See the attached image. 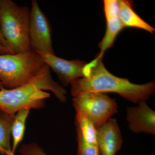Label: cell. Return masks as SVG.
<instances>
[{
  "label": "cell",
  "instance_id": "cell-6",
  "mask_svg": "<svg viewBox=\"0 0 155 155\" xmlns=\"http://www.w3.org/2000/svg\"><path fill=\"white\" fill-rule=\"evenodd\" d=\"M29 37L31 46L34 51L38 53L55 54L50 22L36 0L31 2Z\"/></svg>",
  "mask_w": 155,
  "mask_h": 155
},
{
  "label": "cell",
  "instance_id": "cell-10",
  "mask_svg": "<svg viewBox=\"0 0 155 155\" xmlns=\"http://www.w3.org/2000/svg\"><path fill=\"white\" fill-rule=\"evenodd\" d=\"M100 154L116 155L123 144L121 130L116 119L111 118L97 129Z\"/></svg>",
  "mask_w": 155,
  "mask_h": 155
},
{
  "label": "cell",
  "instance_id": "cell-1",
  "mask_svg": "<svg viewBox=\"0 0 155 155\" xmlns=\"http://www.w3.org/2000/svg\"><path fill=\"white\" fill-rule=\"evenodd\" d=\"M83 77L71 83V94L75 97L87 92L114 93L134 104L146 101L154 92L155 82L131 83L127 78L115 76L107 69L102 58H96L84 65Z\"/></svg>",
  "mask_w": 155,
  "mask_h": 155
},
{
  "label": "cell",
  "instance_id": "cell-11",
  "mask_svg": "<svg viewBox=\"0 0 155 155\" xmlns=\"http://www.w3.org/2000/svg\"><path fill=\"white\" fill-rule=\"evenodd\" d=\"M118 2L119 18L125 28H140L153 34L155 28L142 19L134 11L133 1L119 0Z\"/></svg>",
  "mask_w": 155,
  "mask_h": 155
},
{
  "label": "cell",
  "instance_id": "cell-3",
  "mask_svg": "<svg viewBox=\"0 0 155 155\" xmlns=\"http://www.w3.org/2000/svg\"><path fill=\"white\" fill-rule=\"evenodd\" d=\"M30 10L12 0H0V31L11 54L30 51Z\"/></svg>",
  "mask_w": 155,
  "mask_h": 155
},
{
  "label": "cell",
  "instance_id": "cell-2",
  "mask_svg": "<svg viewBox=\"0 0 155 155\" xmlns=\"http://www.w3.org/2000/svg\"><path fill=\"white\" fill-rule=\"evenodd\" d=\"M52 92L61 102L67 100V91L53 79L50 67L45 64L34 78L16 88L0 90V110L15 114L23 109H40L45 107V100Z\"/></svg>",
  "mask_w": 155,
  "mask_h": 155
},
{
  "label": "cell",
  "instance_id": "cell-18",
  "mask_svg": "<svg viewBox=\"0 0 155 155\" xmlns=\"http://www.w3.org/2000/svg\"><path fill=\"white\" fill-rule=\"evenodd\" d=\"M0 44L2 45L3 46L7 48H8L7 42H6V41L5 40L4 38L3 37L2 33H1V31H0Z\"/></svg>",
  "mask_w": 155,
  "mask_h": 155
},
{
  "label": "cell",
  "instance_id": "cell-12",
  "mask_svg": "<svg viewBox=\"0 0 155 155\" xmlns=\"http://www.w3.org/2000/svg\"><path fill=\"white\" fill-rule=\"evenodd\" d=\"M15 114H7L0 110V154L15 155L11 145V128Z\"/></svg>",
  "mask_w": 155,
  "mask_h": 155
},
{
  "label": "cell",
  "instance_id": "cell-17",
  "mask_svg": "<svg viewBox=\"0 0 155 155\" xmlns=\"http://www.w3.org/2000/svg\"><path fill=\"white\" fill-rule=\"evenodd\" d=\"M11 54L8 49L3 46L2 45L0 44V55L5 54Z\"/></svg>",
  "mask_w": 155,
  "mask_h": 155
},
{
  "label": "cell",
  "instance_id": "cell-13",
  "mask_svg": "<svg viewBox=\"0 0 155 155\" xmlns=\"http://www.w3.org/2000/svg\"><path fill=\"white\" fill-rule=\"evenodd\" d=\"M30 111L29 109H23L15 114L11 128V136L13 137L12 150L14 153H15L17 147L23 140L25 134V123Z\"/></svg>",
  "mask_w": 155,
  "mask_h": 155
},
{
  "label": "cell",
  "instance_id": "cell-15",
  "mask_svg": "<svg viewBox=\"0 0 155 155\" xmlns=\"http://www.w3.org/2000/svg\"><path fill=\"white\" fill-rule=\"evenodd\" d=\"M78 151L77 155H100L98 148L88 144L84 140L77 132Z\"/></svg>",
  "mask_w": 155,
  "mask_h": 155
},
{
  "label": "cell",
  "instance_id": "cell-4",
  "mask_svg": "<svg viewBox=\"0 0 155 155\" xmlns=\"http://www.w3.org/2000/svg\"><path fill=\"white\" fill-rule=\"evenodd\" d=\"M45 64L40 55L33 50L0 55V82L7 89L21 86L34 78Z\"/></svg>",
  "mask_w": 155,
  "mask_h": 155
},
{
  "label": "cell",
  "instance_id": "cell-16",
  "mask_svg": "<svg viewBox=\"0 0 155 155\" xmlns=\"http://www.w3.org/2000/svg\"><path fill=\"white\" fill-rule=\"evenodd\" d=\"M21 155H48L36 143L22 144L19 149Z\"/></svg>",
  "mask_w": 155,
  "mask_h": 155
},
{
  "label": "cell",
  "instance_id": "cell-5",
  "mask_svg": "<svg viewBox=\"0 0 155 155\" xmlns=\"http://www.w3.org/2000/svg\"><path fill=\"white\" fill-rule=\"evenodd\" d=\"M76 113L88 119L97 129L118 112L116 100L105 94L87 92L73 97Z\"/></svg>",
  "mask_w": 155,
  "mask_h": 155
},
{
  "label": "cell",
  "instance_id": "cell-9",
  "mask_svg": "<svg viewBox=\"0 0 155 155\" xmlns=\"http://www.w3.org/2000/svg\"><path fill=\"white\" fill-rule=\"evenodd\" d=\"M137 107H128L126 120L132 132L155 134V112L145 101Z\"/></svg>",
  "mask_w": 155,
  "mask_h": 155
},
{
  "label": "cell",
  "instance_id": "cell-19",
  "mask_svg": "<svg viewBox=\"0 0 155 155\" xmlns=\"http://www.w3.org/2000/svg\"><path fill=\"white\" fill-rule=\"evenodd\" d=\"M3 88H4V87H3L2 83L0 82V90L2 89Z\"/></svg>",
  "mask_w": 155,
  "mask_h": 155
},
{
  "label": "cell",
  "instance_id": "cell-14",
  "mask_svg": "<svg viewBox=\"0 0 155 155\" xmlns=\"http://www.w3.org/2000/svg\"><path fill=\"white\" fill-rule=\"evenodd\" d=\"M75 124L76 131L84 140L88 144L98 147L97 129L88 119L80 114L76 113Z\"/></svg>",
  "mask_w": 155,
  "mask_h": 155
},
{
  "label": "cell",
  "instance_id": "cell-8",
  "mask_svg": "<svg viewBox=\"0 0 155 155\" xmlns=\"http://www.w3.org/2000/svg\"><path fill=\"white\" fill-rule=\"evenodd\" d=\"M104 11L107 27L104 38L98 44L101 49L96 57L98 58H102L105 52L113 47L117 35L125 28L119 18L118 1H104Z\"/></svg>",
  "mask_w": 155,
  "mask_h": 155
},
{
  "label": "cell",
  "instance_id": "cell-7",
  "mask_svg": "<svg viewBox=\"0 0 155 155\" xmlns=\"http://www.w3.org/2000/svg\"><path fill=\"white\" fill-rule=\"evenodd\" d=\"M38 54L45 63L57 74L63 86H67L76 79L83 77L82 70L87 64L85 61L80 60L69 61L57 57L55 54Z\"/></svg>",
  "mask_w": 155,
  "mask_h": 155
}]
</instances>
